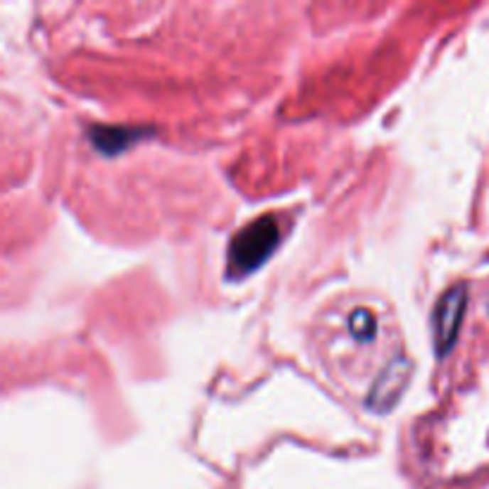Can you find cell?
I'll return each mask as SVG.
<instances>
[{"mask_svg": "<svg viewBox=\"0 0 489 489\" xmlns=\"http://www.w3.org/2000/svg\"><path fill=\"white\" fill-rule=\"evenodd\" d=\"M279 239H282V230L274 215H263L246 225L230 244V258H227L230 277L239 279L256 272L274 253Z\"/></svg>", "mask_w": 489, "mask_h": 489, "instance_id": "cell-1", "label": "cell"}, {"mask_svg": "<svg viewBox=\"0 0 489 489\" xmlns=\"http://www.w3.org/2000/svg\"><path fill=\"white\" fill-rule=\"evenodd\" d=\"M468 306V289L463 284L451 286L448 291L441 294V299L434 306L432 313V337H434V348L439 356L451 351L453 341L458 337L461 323L466 316Z\"/></svg>", "mask_w": 489, "mask_h": 489, "instance_id": "cell-2", "label": "cell"}, {"mask_svg": "<svg viewBox=\"0 0 489 489\" xmlns=\"http://www.w3.org/2000/svg\"><path fill=\"white\" fill-rule=\"evenodd\" d=\"M413 375L411 360L406 358H394L385 370L380 372V377L375 380L370 394H367L365 404L372 413H387L397 406L401 394L406 392L408 380Z\"/></svg>", "mask_w": 489, "mask_h": 489, "instance_id": "cell-3", "label": "cell"}, {"mask_svg": "<svg viewBox=\"0 0 489 489\" xmlns=\"http://www.w3.org/2000/svg\"><path fill=\"white\" fill-rule=\"evenodd\" d=\"M93 144L98 146L103 153H119L136 139V129H122V127H110V129H93L91 134Z\"/></svg>", "mask_w": 489, "mask_h": 489, "instance_id": "cell-4", "label": "cell"}, {"mask_svg": "<svg viewBox=\"0 0 489 489\" xmlns=\"http://www.w3.org/2000/svg\"><path fill=\"white\" fill-rule=\"evenodd\" d=\"M348 330L360 341H370L375 337V316L367 308H358L348 320Z\"/></svg>", "mask_w": 489, "mask_h": 489, "instance_id": "cell-5", "label": "cell"}]
</instances>
